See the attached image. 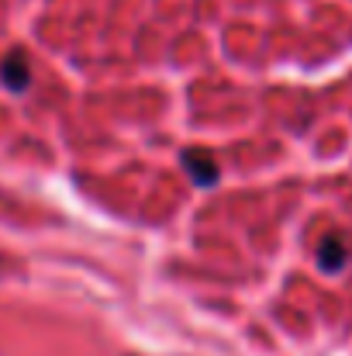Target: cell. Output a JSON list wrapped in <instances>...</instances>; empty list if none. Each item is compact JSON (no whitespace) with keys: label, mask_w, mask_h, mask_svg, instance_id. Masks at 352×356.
I'll return each instance as SVG.
<instances>
[{"label":"cell","mask_w":352,"mask_h":356,"mask_svg":"<svg viewBox=\"0 0 352 356\" xmlns=\"http://www.w3.org/2000/svg\"><path fill=\"white\" fill-rule=\"evenodd\" d=\"M349 256H352V238L346 232H328V236L318 242V266L328 270V273L346 270Z\"/></svg>","instance_id":"obj_1"},{"label":"cell","mask_w":352,"mask_h":356,"mask_svg":"<svg viewBox=\"0 0 352 356\" xmlns=\"http://www.w3.org/2000/svg\"><path fill=\"white\" fill-rule=\"evenodd\" d=\"M0 83H3L7 90H14V94L28 90V83H31V66H28V56H24L21 49H10V52L0 59Z\"/></svg>","instance_id":"obj_2"},{"label":"cell","mask_w":352,"mask_h":356,"mask_svg":"<svg viewBox=\"0 0 352 356\" xmlns=\"http://www.w3.org/2000/svg\"><path fill=\"white\" fill-rule=\"evenodd\" d=\"M180 163H183V170L190 173V180L197 184V187H215L218 184V163H215V156L208 152V149H190V152H183L180 156Z\"/></svg>","instance_id":"obj_3"}]
</instances>
